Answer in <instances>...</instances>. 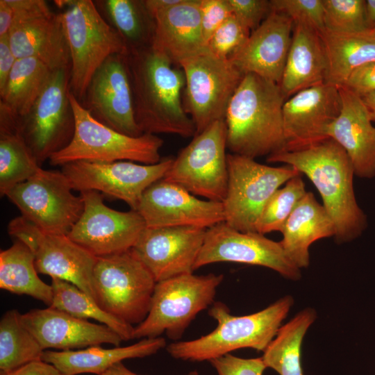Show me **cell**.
<instances>
[{
	"mask_svg": "<svg viewBox=\"0 0 375 375\" xmlns=\"http://www.w3.org/2000/svg\"><path fill=\"white\" fill-rule=\"evenodd\" d=\"M267 161L290 165L311 181L334 224L338 243L352 241L365 230L367 217L353 190V167L335 140L328 138L301 150L282 151L267 156Z\"/></svg>",
	"mask_w": 375,
	"mask_h": 375,
	"instance_id": "1",
	"label": "cell"
},
{
	"mask_svg": "<svg viewBox=\"0 0 375 375\" xmlns=\"http://www.w3.org/2000/svg\"><path fill=\"white\" fill-rule=\"evenodd\" d=\"M135 117L143 133L194 136L196 128L183 108V70L151 47L132 49L127 55Z\"/></svg>",
	"mask_w": 375,
	"mask_h": 375,
	"instance_id": "2",
	"label": "cell"
},
{
	"mask_svg": "<svg viewBox=\"0 0 375 375\" xmlns=\"http://www.w3.org/2000/svg\"><path fill=\"white\" fill-rule=\"evenodd\" d=\"M285 101L278 84L254 74H244L224 118L231 153L255 159L285 151Z\"/></svg>",
	"mask_w": 375,
	"mask_h": 375,
	"instance_id": "3",
	"label": "cell"
},
{
	"mask_svg": "<svg viewBox=\"0 0 375 375\" xmlns=\"http://www.w3.org/2000/svg\"><path fill=\"white\" fill-rule=\"evenodd\" d=\"M293 303L294 299L286 295L258 312L236 316L224 303H213L208 315L217 327L199 338L173 342L167 351L174 358L193 362L210 361L243 348L264 351Z\"/></svg>",
	"mask_w": 375,
	"mask_h": 375,
	"instance_id": "4",
	"label": "cell"
},
{
	"mask_svg": "<svg viewBox=\"0 0 375 375\" xmlns=\"http://www.w3.org/2000/svg\"><path fill=\"white\" fill-rule=\"evenodd\" d=\"M70 54V89L81 102L94 74L110 56L127 55L119 33L104 19L91 0L54 1Z\"/></svg>",
	"mask_w": 375,
	"mask_h": 375,
	"instance_id": "5",
	"label": "cell"
},
{
	"mask_svg": "<svg viewBox=\"0 0 375 375\" xmlns=\"http://www.w3.org/2000/svg\"><path fill=\"white\" fill-rule=\"evenodd\" d=\"M69 100L75 118L71 142L49 158L51 165L63 166L76 161H132L152 165L160 161L163 140L149 133L138 137L117 131L102 124L82 106L70 91Z\"/></svg>",
	"mask_w": 375,
	"mask_h": 375,
	"instance_id": "6",
	"label": "cell"
},
{
	"mask_svg": "<svg viewBox=\"0 0 375 375\" xmlns=\"http://www.w3.org/2000/svg\"><path fill=\"white\" fill-rule=\"evenodd\" d=\"M222 274L176 276L157 282L149 312L134 329V339L160 337L165 333L179 339L197 314L213 301Z\"/></svg>",
	"mask_w": 375,
	"mask_h": 375,
	"instance_id": "7",
	"label": "cell"
},
{
	"mask_svg": "<svg viewBox=\"0 0 375 375\" xmlns=\"http://www.w3.org/2000/svg\"><path fill=\"white\" fill-rule=\"evenodd\" d=\"M156 284L131 249L97 258L92 275L95 301L131 325H138L147 317Z\"/></svg>",
	"mask_w": 375,
	"mask_h": 375,
	"instance_id": "8",
	"label": "cell"
},
{
	"mask_svg": "<svg viewBox=\"0 0 375 375\" xmlns=\"http://www.w3.org/2000/svg\"><path fill=\"white\" fill-rule=\"evenodd\" d=\"M228 185L222 202L224 222L242 232H257L262 212L273 194L302 174L290 165L273 167L255 159L227 154Z\"/></svg>",
	"mask_w": 375,
	"mask_h": 375,
	"instance_id": "9",
	"label": "cell"
},
{
	"mask_svg": "<svg viewBox=\"0 0 375 375\" xmlns=\"http://www.w3.org/2000/svg\"><path fill=\"white\" fill-rule=\"evenodd\" d=\"M178 66L185 78V111L194 122L196 134L224 120L228 103L244 74L230 59L207 49Z\"/></svg>",
	"mask_w": 375,
	"mask_h": 375,
	"instance_id": "10",
	"label": "cell"
},
{
	"mask_svg": "<svg viewBox=\"0 0 375 375\" xmlns=\"http://www.w3.org/2000/svg\"><path fill=\"white\" fill-rule=\"evenodd\" d=\"M226 126L214 122L183 148L163 179L195 196L223 202L228 185Z\"/></svg>",
	"mask_w": 375,
	"mask_h": 375,
	"instance_id": "11",
	"label": "cell"
},
{
	"mask_svg": "<svg viewBox=\"0 0 375 375\" xmlns=\"http://www.w3.org/2000/svg\"><path fill=\"white\" fill-rule=\"evenodd\" d=\"M73 190L62 171L41 168L6 197L22 217L42 231L67 235L84 209L82 197L75 195Z\"/></svg>",
	"mask_w": 375,
	"mask_h": 375,
	"instance_id": "12",
	"label": "cell"
},
{
	"mask_svg": "<svg viewBox=\"0 0 375 375\" xmlns=\"http://www.w3.org/2000/svg\"><path fill=\"white\" fill-rule=\"evenodd\" d=\"M70 75V68L53 71L31 109L19 119L20 133L40 166L67 146L74 133Z\"/></svg>",
	"mask_w": 375,
	"mask_h": 375,
	"instance_id": "13",
	"label": "cell"
},
{
	"mask_svg": "<svg viewBox=\"0 0 375 375\" xmlns=\"http://www.w3.org/2000/svg\"><path fill=\"white\" fill-rule=\"evenodd\" d=\"M8 233L31 250L38 274L72 283L94 300L92 275L97 257L67 235L46 233L22 216L8 223Z\"/></svg>",
	"mask_w": 375,
	"mask_h": 375,
	"instance_id": "14",
	"label": "cell"
},
{
	"mask_svg": "<svg viewBox=\"0 0 375 375\" xmlns=\"http://www.w3.org/2000/svg\"><path fill=\"white\" fill-rule=\"evenodd\" d=\"M14 10L8 39L17 59L34 58L52 71L70 68L69 50L58 13L44 0H8Z\"/></svg>",
	"mask_w": 375,
	"mask_h": 375,
	"instance_id": "15",
	"label": "cell"
},
{
	"mask_svg": "<svg viewBox=\"0 0 375 375\" xmlns=\"http://www.w3.org/2000/svg\"><path fill=\"white\" fill-rule=\"evenodd\" d=\"M174 158L166 157L156 164L132 161H76L62 166L74 190H94L126 202L136 210L145 190L164 178Z\"/></svg>",
	"mask_w": 375,
	"mask_h": 375,
	"instance_id": "16",
	"label": "cell"
},
{
	"mask_svg": "<svg viewBox=\"0 0 375 375\" xmlns=\"http://www.w3.org/2000/svg\"><path fill=\"white\" fill-rule=\"evenodd\" d=\"M80 195L84 209L67 236L97 258L131 249L146 227L139 212L107 206L97 191H82Z\"/></svg>",
	"mask_w": 375,
	"mask_h": 375,
	"instance_id": "17",
	"label": "cell"
},
{
	"mask_svg": "<svg viewBox=\"0 0 375 375\" xmlns=\"http://www.w3.org/2000/svg\"><path fill=\"white\" fill-rule=\"evenodd\" d=\"M219 262L267 267L292 281L301 276V269L287 256L280 242L258 232L239 231L224 222L206 229L194 269Z\"/></svg>",
	"mask_w": 375,
	"mask_h": 375,
	"instance_id": "18",
	"label": "cell"
},
{
	"mask_svg": "<svg viewBox=\"0 0 375 375\" xmlns=\"http://www.w3.org/2000/svg\"><path fill=\"white\" fill-rule=\"evenodd\" d=\"M127 55L116 54L106 60L94 74L81 103L102 124L138 137L143 133L135 120Z\"/></svg>",
	"mask_w": 375,
	"mask_h": 375,
	"instance_id": "19",
	"label": "cell"
},
{
	"mask_svg": "<svg viewBox=\"0 0 375 375\" xmlns=\"http://www.w3.org/2000/svg\"><path fill=\"white\" fill-rule=\"evenodd\" d=\"M135 210L149 228H208L224 222L222 202L199 199L183 187L163 178L145 190Z\"/></svg>",
	"mask_w": 375,
	"mask_h": 375,
	"instance_id": "20",
	"label": "cell"
},
{
	"mask_svg": "<svg viewBox=\"0 0 375 375\" xmlns=\"http://www.w3.org/2000/svg\"><path fill=\"white\" fill-rule=\"evenodd\" d=\"M206 229L197 226L145 227L131 249L157 282L191 274Z\"/></svg>",
	"mask_w": 375,
	"mask_h": 375,
	"instance_id": "21",
	"label": "cell"
},
{
	"mask_svg": "<svg viewBox=\"0 0 375 375\" xmlns=\"http://www.w3.org/2000/svg\"><path fill=\"white\" fill-rule=\"evenodd\" d=\"M341 107L338 86L326 82L288 99L283 107L285 151L301 150L328 138L327 128Z\"/></svg>",
	"mask_w": 375,
	"mask_h": 375,
	"instance_id": "22",
	"label": "cell"
},
{
	"mask_svg": "<svg viewBox=\"0 0 375 375\" xmlns=\"http://www.w3.org/2000/svg\"><path fill=\"white\" fill-rule=\"evenodd\" d=\"M21 320L44 351L77 350L101 344L119 347L122 341L106 325L79 319L52 307L31 310L21 314Z\"/></svg>",
	"mask_w": 375,
	"mask_h": 375,
	"instance_id": "23",
	"label": "cell"
},
{
	"mask_svg": "<svg viewBox=\"0 0 375 375\" xmlns=\"http://www.w3.org/2000/svg\"><path fill=\"white\" fill-rule=\"evenodd\" d=\"M294 22L271 11L230 58L244 74H254L279 85L289 52Z\"/></svg>",
	"mask_w": 375,
	"mask_h": 375,
	"instance_id": "24",
	"label": "cell"
},
{
	"mask_svg": "<svg viewBox=\"0 0 375 375\" xmlns=\"http://www.w3.org/2000/svg\"><path fill=\"white\" fill-rule=\"evenodd\" d=\"M338 88L342 107L326 136L344 149L355 176L372 178L375 176V126L361 97L344 86Z\"/></svg>",
	"mask_w": 375,
	"mask_h": 375,
	"instance_id": "25",
	"label": "cell"
},
{
	"mask_svg": "<svg viewBox=\"0 0 375 375\" xmlns=\"http://www.w3.org/2000/svg\"><path fill=\"white\" fill-rule=\"evenodd\" d=\"M154 31L151 47L174 65L206 49L203 40L200 0H181L151 15Z\"/></svg>",
	"mask_w": 375,
	"mask_h": 375,
	"instance_id": "26",
	"label": "cell"
},
{
	"mask_svg": "<svg viewBox=\"0 0 375 375\" xmlns=\"http://www.w3.org/2000/svg\"><path fill=\"white\" fill-rule=\"evenodd\" d=\"M328 60L321 35L294 24L291 44L279 86L287 100L296 93L326 82Z\"/></svg>",
	"mask_w": 375,
	"mask_h": 375,
	"instance_id": "27",
	"label": "cell"
},
{
	"mask_svg": "<svg viewBox=\"0 0 375 375\" xmlns=\"http://www.w3.org/2000/svg\"><path fill=\"white\" fill-rule=\"evenodd\" d=\"M165 344V340L158 337L141 339L126 347L108 349L96 345L77 350H45L42 360L54 365L63 375L85 373L101 375L118 362L153 355Z\"/></svg>",
	"mask_w": 375,
	"mask_h": 375,
	"instance_id": "28",
	"label": "cell"
},
{
	"mask_svg": "<svg viewBox=\"0 0 375 375\" xmlns=\"http://www.w3.org/2000/svg\"><path fill=\"white\" fill-rule=\"evenodd\" d=\"M280 241L287 256L299 269L310 263L309 248L315 241L335 233L334 224L323 205L307 192L287 219Z\"/></svg>",
	"mask_w": 375,
	"mask_h": 375,
	"instance_id": "29",
	"label": "cell"
},
{
	"mask_svg": "<svg viewBox=\"0 0 375 375\" xmlns=\"http://www.w3.org/2000/svg\"><path fill=\"white\" fill-rule=\"evenodd\" d=\"M328 60L326 83L343 86L358 68L375 60V36L371 31L321 34Z\"/></svg>",
	"mask_w": 375,
	"mask_h": 375,
	"instance_id": "30",
	"label": "cell"
},
{
	"mask_svg": "<svg viewBox=\"0 0 375 375\" xmlns=\"http://www.w3.org/2000/svg\"><path fill=\"white\" fill-rule=\"evenodd\" d=\"M0 288L19 295H28L47 305L53 301L52 287L39 276L31 250L15 240L0 252Z\"/></svg>",
	"mask_w": 375,
	"mask_h": 375,
	"instance_id": "31",
	"label": "cell"
},
{
	"mask_svg": "<svg viewBox=\"0 0 375 375\" xmlns=\"http://www.w3.org/2000/svg\"><path fill=\"white\" fill-rule=\"evenodd\" d=\"M19 123L11 116H0L1 197L42 168L23 138Z\"/></svg>",
	"mask_w": 375,
	"mask_h": 375,
	"instance_id": "32",
	"label": "cell"
},
{
	"mask_svg": "<svg viewBox=\"0 0 375 375\" xmlns=\"http://www.w3.org/2000/svg\"><path fill=\"white\" fill-rule=\"evenodd\" d=\"M53 71L34 58L17 59L0 91V104L19 119L25 116L48 83Z\"/></svg>",
	"mask_w": 375,
	"mask_h": 375,
	"instance_id": "33",
	"label": "cell"
},
{
	"mask_svg": "<svg viewBox=\"0 0 375 375\" xmlns=\"http://www.w3.org/2000/svg\"><path fill=\"white\" fill-rule=\"evenodd\" d=\"M317 318L316 310L306 308L278 330L263 351L266 366L279 375H303L301 360L303 338Z\"/></svg>",
	"mask_w": 375,
	"mask_h": 375,
	"instance_id": "34",
	"label": "cell"
},
{
	"mask_svg": "<svg viewBox=\"0 0 375 375\" xmlns=\"http://www.w3.org/2000/svg\"><path fill=\"white\" fill-rule=\"evenodd\" d=\"M94 3L124 39L129 51L151 47L154 21L144 0H99Z\"/></svg>",
	"mask_w": 375,
	"mask_h": 375,
	"instance_id": "35",
	"label": "cell"
},
{
	"mask_svg": "<svg viewBox=\"0 0 375 375\" xmlns=\"http://www.w3.org/2000/svg\"><path fill=\"white\" fill-rule=\"evenodd\" d=\"M51 285L53 301L49 307L79 319L98 321L115 331L122 341L134 339L135 327L133 325L103 310L91 297L76 285L56 278H51Z\"/></svg>",
	"mask_w": 375,
	"mask_h": 375,
	"instance_id": "36",
	"label": "cell"
},
{
	"mask_svg": "<svg viewBox=\"0 0 375 375\" xmlns=\"http://www.w3.org/2000/svg\"><path fill=\"white\" fill-rule=\"evenodd\" d=\"M44 350L21 320L16 309L6 311L0 320V373L15 370L40 360Z\"/></svg>",
	"mask_w": 375,
	"mask_h": 375,
	"instance_id": "37",
	"label": "cell"
},
{
	"mask_svg": "<svg viewBox=\"0 0 375 375\" xmlns=\"http://www.w3.org/2000/svg\"><path fill=\"white\" fill-rule=\"evenodd\" d=\"M301 175L290 179L270 197L260 217L258 233L265 235L282 231L287 219L307 192Z\"/></svg>",
	"mask_w": 375,
	"mask_h": 375,
	"instance_id": "38",
	"label": "cell"
},
{
	"mask_svg": "<svg viewBox=\"0 0 375 375\" xmlns=\"http://www.w3.org/2000/svg\"><path fill=\"white\" fill-rule=\"evenodd\" d=\"M364 3L365 0H323L325 29L337 33L369 31Z\"/></svg>",
	"mask_w": 375,
	"mask_h": 375,
	"instance_id": "39",
	"label": "cell"
},
{
	"mask_svg": "<svg viewBox=\"0 0 375 375\" xmlns=\"http://www.w3.org/2000/svg\"><path fill=\"white\" fill-rule=\"evenodd\" d=\"M251 31L232 15L213 33L206 49L222 58H230L244 44Z\"/></svg>",
	"mask_w": 375,
	"mask_h": 375,
	"instance_id": "40",
	"label": "cell"
},
{
	"mask_svg": "<svg viewBox=\"0 0 375 375\" xmlns=\"http://www.w3.org/2000/svg\"><path fill=\"white\" fill-rule=\"evenodd\" d=\"M271 10L286 15L294 24L306 25L320 34L325 30L323 0H271Z\"/></svg>",
	"mask_w": 375,
	"mask_h": 375,
	"instance_id": "41",
	"label": "cell"
},
{
	"mask_svg": "<svg viewBox=\"0 0 375 375\" xmlns=\"http://www.w3.org/2000/svg\"><path fill=\"white\" fill-rule=\"evenodd\" d=\"M201 25L206 44L233 13L228 0H200Z\"/></svg>",
	"mask_w": 375,
	"mask_h": 375,
	"instance_id": "42",
	"label": "cell"
},
{
	"mask_svg": "<svg viewBox=\"0 0 375 375\" xmlns=\"http://www.w3.org/2000/svg\"><path fill=\"white\" fill-rule=\"evenodd\" d=\"M210 362L218 375H262L267 368L262 357L242 358L231 353Z\"/></svg>",
	"mask_w": 375,
	"mask_h": 375,
	"instance_id": "43",
	"label": "cell"
},
{
	"mask_svg": "<svg viewBox=\"0 0 375 375\" xmlns=\"http://www.w3.org/2000/svg\"><path fill=\"white\" fill-rule=\"evenodd\" d=\"M232 13L251 31L257 28L271 12L270 1L228 0Z\"/></svg>",
	"mask_w": 375,
	"mask_h": 375,
	"instance_id": "44",
	"label": "cell"
},
{
	"mask_svg": "<svg viewBox=\"0 0 375 375\" xmlns=\"http://www.w3.org/2000/svg\"><path fill=\"white\" fill-rule=\"evenodd\" d=\"M343 86L359 96L375 91V60L356 69Z\"/></svg>",
	"mask_w": 375,
	"mask_h": 375,
	"instance_id": "45",
	"label": "cell"
},
{
	"mask_svg": "<svg viewBox=\"0 0 375 375\" xmlns=\"http://www.w3.org/2000/svg\"><path fill=\"white\" fill-rule=\"evenodd\" d=\"M16 60L8 35L0 37V91L4 88Z\"/></svg>",
	"mask_w": 375,
	"mask_h": 375,
	"instance_id": "46",
	"label": "cell"
},
{
	"mask_svg": "<svg viewBox=\"0 0 375 375\" xmlns=\"http://www.w3.org/2000/svg\"><path fill=\"white\" fill-rule=\"evenodd\" d=\"M0 375H63L54 365L42 360L29 362L15 370Z\"/></svg>",
	"mask_w": 375,
	"mask_h": 375,
	"instance_id": "47",
	"label": "cell"
},
{
	"mask_svg": "<svg viewBox=\"0 0 375 375\" xmlns=\"http://www.w3.org/2000/svg\"><path fill=\"white\" fill-rule=\"evenodd\" d=\"M14 17V10L8 0H0V37L8 35Z\"/></svg>",
	"mask_w": 375,
	"mask_h": 375,
	"instance_id": "48",
	"label": "cell"
},
{
	"mask_svg": "<svg viewBox=\"0 0 375 375\" xmlns=\"http://www.w3.org/2000/svg\"><path fill=\"white\" fill-rule=\"evenodd\" d=\"M364 10L366 26L371 31L375 28V0H365Z\"/></svg>",
	"mask_w": 375,
	"mask_h": 375,
	"instance_id": "49",
	"label": "cell"
},
{
	"mask_svg": "<svg viewBox=\"0 0 375 375\" xmlns=\"http://www.w3.org/2000/svg\"><path fill=\"white\" fill-rule=\"evenodd\" d=\"M101 375H140L138 374L131 370H129L122 362H118L107 370H106Z\"/></svg>",
	"mask_w": 375,
	"mask_h": 375,
	"instance_id": "50",
	"label": "cell"
},
{
	"mask_svg": "<svg viewBox=\"0 0 375 375\" xmlns=\"http://www.w3.org/2000/svg\"><path fill=\"white\" fill-rule=\"evenodd\" d=\"M366 106L371 119L375 122V91L360 96Z\"/></svg>",
	"mask_w": 375,
	"mask_h": 375,
	"instance_id": "51",
	"label": "cell"
},
{
	"mask_svg": "<svg viewBox=\"0 0 375 375\" xmlns=\"http://www.w3.org/2000/svg\"><path fill=\"white\" fill-rule=\"evenodd\" d=\"M187 375H199L197 371H192L189 372Z\"/></svg>",
	"mask_w": 375,
	"mask_h": 375,
	"instance_id": "52",
	"label": "cell"
},
{
	"mask_svg": "<svg viewBox=\"0 0 375 375\" xmlns=\"http://www.w3.org/2000/svg\"><path fill=\"white\" fill-rule=\"evenodd\" d=\"M372 34L375 36V28L371 31Z\"/></svg>",
	"mask_w": 375,
	"mask_h": 375,
	"instance_id": "53",
	"label": "cell"
}]
</instances>
